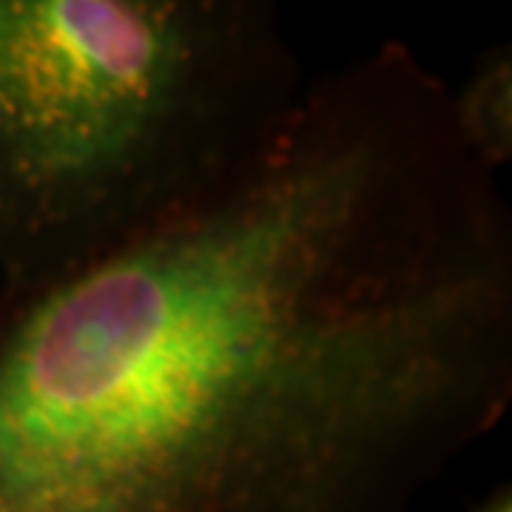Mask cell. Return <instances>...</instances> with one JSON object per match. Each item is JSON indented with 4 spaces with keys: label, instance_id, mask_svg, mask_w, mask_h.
Instances as JSON below:
<instances>
[{
    "label": "cell",
    "instance_id": "277c9868",
    "mask_svg": "<svg viewBox=\"0 0 512 512\" xmlns=\"http://www.w3.org/2000/svg\"><path fill=\"white\" fill-rule=\"evenodd\" d=\"M467 512H512V487L510 481L495 484L490 493L476 501Z\"/></svg>",
    "mask_w": 512,
    "mask_h": 512
},
{
    "label": "cell",
    "instance_id": "7a4b0ae2",
    "mask_svg": "<svg viewBox=\"0 0 512 512\" xmlns=\"http://www.w3.org/2000/svg\"><path fill=\"white\" fill-rule=\"evenodd\" d=\"M305 86L271 0H0V293L217 194Z\"/></svg>",
    "mask_w": 512,
    "mask_h": 512
},
{
    "label": "cell",
    "instance_id": "6da1fadb",
    "mask_svg": "<svg viewBox=\"0 0 512 512\" xmlns=\"http://www.w3.org/2000/svg\"><path fill=\"white\" fill-rule=\"evenodd\" d=\"M512 404V211L404 43L239 177L0 293V512H410Z\"/></svg>",
    "mask_w": 512,
    "mask_h": 512
},
{
    "label": "cell",
    "instance_id": "3957f363",
    "mask_svg": "<svg viewBox=\"0 0 512 512\" xmlns=\"http://www.w3.org/2000/svg\"><path fill=\"white\" fill-rule=\"evenodd\" d=\"M450 111L464 148L498 174L512 160V49L493 43L473 60L458 86H450Z\"/></svg>",
    "mask_w": 512,
    "mask_h": 512
}]
</instances>
